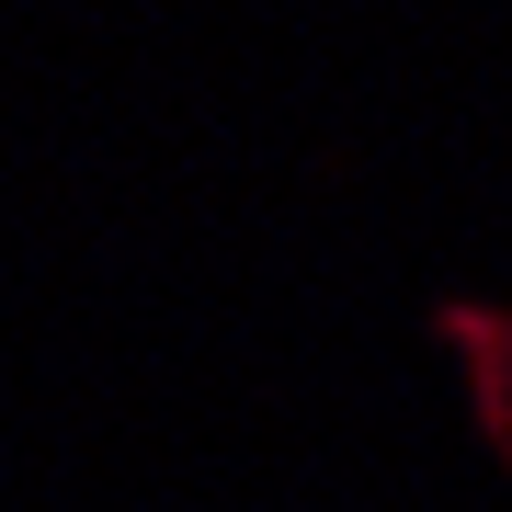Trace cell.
<instances>
[{
	"label": "cell",
	"instance_id": "6da1fadb",
	"mask_svg": "<svg viewBox=\"0 0 512 512\" xmlns=\"http://www.w3.org/2000/svg\"><path fill=\"white\" fill-rule=\"evenodd\" d=\"M433 330L467 353V365H478V410H490V444L512 456V319H490V308H478V319H467V308H444Z\"/></svg>",
	"mask_w": 512,
	"mask_h": 512
}]
</instances>
